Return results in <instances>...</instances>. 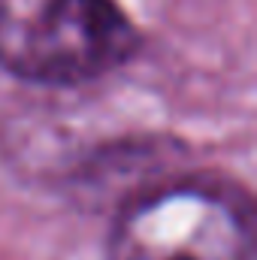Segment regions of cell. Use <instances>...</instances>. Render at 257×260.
<instances>
[{"instance_id":"cell-1","label":"cell","mask_w":257,"mask_h":260,"mask_svg":"<svg viewBox=\"0 0 257 260\" xmlns=\"http://www.w3.org/2000/svg\"><path fill=\"white\" fill-rule=\"evenodd\" d=\"M251 197L212 176L136 191L118 209L106 242V260H251Z\"/></svg>"},{"instance_id":"cell-2","label":"cell","mask_w":257,"mask_h":260,"mask_svg":"<svg viewBox=\"0 0 257 260\" xmlns=\"http://www.w3.org/2000/svg\"><path fill=\"white\" fill-rule=\"evenodd\" d=\"M136 49L139 30L115 0H0V67L21 82L85 85Z\"/></svg>"}]
</instances>
